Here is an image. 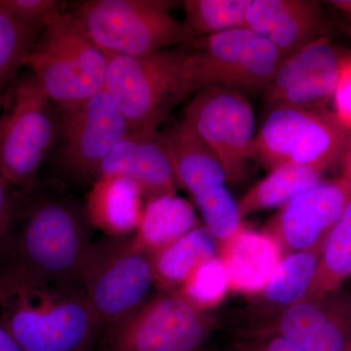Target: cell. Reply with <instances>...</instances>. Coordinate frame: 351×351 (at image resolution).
Returning <instances> with one entry per match:
<instances>
[{"label": "cell", "instance_id": "6da1fadb", "mask_svg": "<svg viewBox=\"0 0 351 351\" xmlns=\"http://www.w3.org/2000/svg\"><path fill=\"white\" fill-rule=\"evenodd\" d=\"M94 226L73 196L38 189L21 193L17 213L0 241L4 276L85 295L83 270Z\"/></svg>", "mask_w": 351, "mask_h": 351}, {"label": "cell", "instance_id": "7a4b0ae2", "mask_svg": "<svg viewBox=\"0 0 351 351\" xmlns=\"http://www.w3.org/2000/svg\"><path fill=\"white\" fill-rule=\"evenodd\" d=\"M8 280L0 322L23 351H82L100 331L85 295Z\"/></svg>", "mask_w": 351, "mask_h": 351}, {"label": "cell", "instance_id": "3957f363", "mask_svg": "<svg viewBox=\"0 0 351 351\" xmlns=\"http://www.w3.org/2000/svg\"><path fill=\"white\" fill-rule=\"evenodd\" d=\"M191 57L193 45L147 56H108L105 89L130 132L158 129L178 105L195 94Z\"/></svg>", "mask_w": 351, "mask_h": 351}, {"label": "cell", "instance_id": "277c9868", "mask_svg": "<svg viewBox=\"0 0 351 351\" xmlns=\"http://www.w3.org/2000/svg\"><path fill=\"white\" fill-rule=\"evenodd\" d=\"M168 0H88L76 16L88 36L107 56L142 57L193 45L196 36L170 10Z\"/></svg>", "mask_w": 351, "mask_h": 351}, {"label": "cell", "instance_id": "5b68a950", "mask_svg": "<svg viewBox=\"0 0 351 351\" xmlns=\"http://www.w3.org/2000/svg\"><path fill=\"white\" fill-rule=\"evenodd\" d=\"M108 64L107 55L71 11L39 34L25 66L54 105L66 107L105 90Z\"/></svg>", "mask_w": 351, "mask_h": 351}, {"label": "cell", "instance_id": "8992f818", "mask_svg": "<svg viewBox=\"0 0 351 351\" xmlns=\"http://www.w3.org/2000/svg\"><path fill=\"white\" fill-rule=\"evenodd\" d=\"M57 134V108L29 71L9 88L0 110V171L13 188L27 193L38 186Z\"/></svg>", "mask_w": 351, "mask_h": 351}, {"label": "cell", "instance_id": "52a82bcc", "mask_svg": "<svg viewBox=\"0 0 351 351\" xmlns=\"http://www.w3.org/2000/svg\"><path fill=\"white\" fill-rule=\"evenodd\" d=\"M83 287L101 327L108 329L142 306L156 287L152 254L138 246L134 234L93 241Z\"/></svg>", "mask_w": 351, "mask_h": 351}, {"label": "cell", "instance_id": "ba28073f", "mask_svg": "<svg viewBox=\"0 0 351 351\" xmlns=\"http://www.w3.org/2000/svg\"><path fill=\"white\" fill-rule=\"evenodd\" d=\"M218 320L180 289L147 300L108 328V351H200Z\"/></svg>", "mask_w": 351, "mask_h": 351}, {"label": "cell", "instance_id": "9c48e42d", "mask_svg": "<svg viewBox=\"0 0 351 351\" xmlns=\"http://www.w3.org/2000/svg\"><path fill=\"white\" fill-rule=\"evenodd\" d=\"M283 61L269 41L247 29L200 38L193 45V92L219 87L265 93Z\"/></svg>", "mask_w": 351, "mask_h": 351}, {"label": "cell", "instance_id": "30bf717a", "mask_svg": "<svg viewBox=\"0 0 351 351\" xmlns=\"http://www.w3.org/2000/svg\"><path fill=\"white\" fill-rule=\"evenodd\" d=\"M56 108L58 170L69 179L94 182L101 163L130 132L126 119L106 89L82 103Z\"/></svg>", "mask_w": 351, "mask_h": 351}, {"label": "cell", "instance_id": "8fae6325", "mask_svg": "<svg viewBox=\"0 0 351 351\" xmlns=\"http://www.w3.org/2000/svg\"><path fill=\"white\" fill-rule=\"evenodd\" d=\"M182 119L218 157L226 184L243 181L256 135L255 112L244 95L226 88H207L189 101Z\"/></svg>", "mask_w": 351, "mask_h": 351}, {"label": "cell", "instance_id": "7c38bea8", "mask_svg": "<svg viewBox=\"0 0 351 351\" xmlns=\"http://www.w3.org/2000/svg\"><path fill=\"white\" fill-rule=\"evenodd\" d=\"M243 335L281 337L306 351H348L351 292L339 288L304 298L281 313L252 321Z\"/></svg>", "mask_w": 351, "mask_h": 351}, {"label": "cell", "instance_id": "4fadbf2b", "mask_svg": "<svg viewBox=\"0 0 351 351\" xmlns=\"http://www.w3.org/2000/svg\"><path fill=\"white\" fill-rule=\"evenodd\" d=\"M351 198V184L339 177L323 181L288 202L271 217L263 233L276 242L281 258L326 243Z\"/></svg>", "mask_w": 351, "mask_h": 351}, {"label": "cell", "instance_id": "5bb4252c", "mask_svg": "<svg viewBox=\"0 0 351 351\" xmlns=\"http://www.w3.org/2000/svg\"><path fill=\"white\" fill-rule=\"evenodd\" d=\"M348 54L327 36L316 38L284 60L263 93L265 105L325 108L334 97Z\"/></svg>", "mask_w": 351, "mask_h": 351}, {"label": "cell", "instance_id": "9a60e30c", "mask_svg": "<svg viewBox=\"0 0 351 351\" xmlns=\"http://www.w3.org/2000/svg\"><path fill=\"white\" fill-rule=\"evenodd\" d=\"M104 177L133 182L147 202L176 195L179 188L162 134L157 129L129 132L101 163L95 181Z\"/></svg>", "mask_w": 351, "mask_h": 351}, {"label": "cell", "instance_id": "2e32d148", "mask_svg": "<svg viewBox=\"0 0 351 351\" xmlns=\"http://www.w3.org/2000/svg\"><path fill=\"white\" fill-rule=\"evenodd\" d=\"M318 2L311 0H250L245 29L269 41L284 60L322 36Z\"/></svg>", "mask_w": 351, "mask_h": 351}, {"label": "cell", "instance_id": "e0dca14e", "mask_svg": "<svg viewBox=\"0 0 351 351\" xmlns=\"http://www.w3.org/2000/svg\"><path fill=\"white\" fill-rule=\"evenodd\" d=\"M161 134L178 184L191 193L196 206L200 208L228 191L218 157L184 119L173 122Z\"/></svg>", "mask_w": 351, "mask_h": 351}, {"label": "cell", "instance_id": "ac0fdd59", "mask_svg": "<svg viewBox=\"0 0 351 351\" xmlns=\"http://www.w3.org/2000/svg\"><path fill=\"white\" fill-rule=\"evenodd\" d=\"M219 257L228 272L230 289L250 295L267 285L281 261L274 240L243 228L219 246Z\"/></svg>", "mask_w": 351, "mask_h": 351}, {"label": "cell", "instance_id": "d6986e66", "mask_svg": "<svg viewBox=\"0 0 351 351\" xmlns=\"http://www.w3.org/2000/svg\"><path fill=\"white\" fill-rule=\"evenodd\" d=\"M324 245L281 258L267 285L260 292L252 295V321L281 313L306 297Z\"/></svg>", "mask_w": 351, "mask_h": 351}, {"label": "cell", "instance_id": "ffe728a7", "mask_svg": "<svg viewBox=\"0 0 351 351\" xmlns=\"http://www.w3.org/2000/svg\"><path fill=\"white\" fill-rule=\"evenodd\" d=\"M140 189L126 179L99 178L87 196L86 209L94 228L108 237L135 234L144 207Z\"/></svg>", "mask_w": 351, "mask_h": 351}, {"label": "cell", "instance_id": "44dd1931", "mask_svg": "<svg viewBox=\"0 0 351 351\" xmlns=\"http://www.w3.org/2000/svg\"><path fill=\"white\" fill-rule=\"evenodd\" d=\"M219 247L206 226H199L152 254L156 287L162 292L178 290L201 263L219 257Z\"/></svg>", "mask_w": 351, "mask_h": 351}, {"label": "cell", "instance_id": "7402d4cb", "mask_svg": "<svg viewBox=\"0 0 351 351\" xmlns=\"http://www.w3.org/2000/svg\"><path fill=\"white\" fill-rule=\"evenodd\" d=\"M269 108L267 119L254 138L251 159L271 172L290 162L295 142L314 108L291 106Z\"/></svg>", "mask_w": 351, "mask_h": 351}, {"label": "cell", "instance_id": "603a6c76", "mask_svg": "<svg viewBox=\"0 0 351 351\" xmlns=\"http://www.w3.org/2000/svg\"><path fill=\"white\" fill-rule=\"evenodd\" d=\"M189 201L176 195L147 201L134 239L138 246L154 254L199 226Z\"/></svg>", "mask_w": 351, "mask_h": 351}, {"label": "cell", "instance_id": "cb8c5ba5", "mask_svg": "<svg viewBox=\"0 0 351 351\" xmlns=\"http://www.w3.org/2000/svg\"><path fill=\"white\" fill-rule=\"evenodd\" d=\"M324 174L323 171L311 166L287 164L276 168L237 202L240 216L243 219L263 210L281 208L324 181Z\"/></svg>", "mask_w": 351, "mask_h": 351}, {"label": "cell", "instance_id": "d4e9b609", "mask_svg": "<svg viewBox=\"0 0 351 351\" xmlns=\"http://www.w3.org/2000/svg\"><path fill=\"white\" fill-rule=\"evenodd\" d=\"M351 277V198L328 235L306 298L341 288Z\"/></svg>", "mask_w": 351, "mask_h": 351}, {"label": "cell", "instance_id": "484cf974", "mask_svg": "<svg viewBox=\"0 0 351 351\" xmlns=\"http://www.w3.org/2000/svg\"><path fill=\"white\" fill-rule=\"evenodd\" d=\"M250 0H186L184 24L198 38L245 29Z\"/></svg>", "mask_w": 351, "mask_h": 351}, {"label": "cell", "instance_id": "4316f807", "mask_svg": "<svg viewBox=\"0 0 351 351\" xmlns=\"http://www.w3.org/2000/svg\"><path fill=\"white\" fill-rule=\"evenodd\" d=\"M38 36L0 5V94L19 77Z\"/></svg>", "mask_w": 351, "mask_h": 351}, {"label": "cell", "instance_id": "83f0119b", "mask_svg": "<svg viewBox=\"0 0 351 351\" xmlns=\"http://www.w3.org/2000/svg\"><path fill=\"white\" fill-rule=\"evenodd\" d=\"M230 289V279L219 257L206 261L182 284L180 290L202 308L209 311L223 301Z\"/></svg>", "mask_w": 351, "mask_h": 351}, {"label": "cell", "instance_id": "f1b7e54d", "mask_svg": "<svg viewBox=\"0 0 351 351\" xmlns=\"http://www.w3.org/2000/svg\"><path fill=\"white\" fill-rule=\"evenodd\" d=\"M0 5L39 34L64 12V2L59 0H0Z\"/></svg>", "mask_w": 351, "mask_h": 351}, {"label": "cell", "instance_id": "f546056e", "mask_svg": "<svg viewBox=\"0 0 351 351\" xmlns=\"http://www.w3.org/2000/svg\"><path fill=\"white\" fill-rule=\"evenodd\" d=\"M335 113L341 123L351 131V53L341 68L334 97Z\"/></svg>", "mask_w": 351, "mask_h": 351}, {"label": "cell", "instance_id": "4dcf8cb0", "mask_svg": "<svg viewBox=\"0 0 351 351\" xmlns=\"http://www.w3.org/2000/svg\"><path fill=\"white\" fill-rule=\"evenodd\" d=\"M20 200V191L9 184L0 171V241L15 218Z\"/></svg>", "mask_w": 351, "mask_h": 351}, {"label": "cell", "instance_id": "1f68e13d", "mask_svg": "<svg viewBox=\"0 0 351 351\" xmlns=\"http://www.w3.org/2000/svg\"><path fill=\"white\" fill-rule=\"evenodd\" d=\"M237 351H306L288 339L277 336L243 335L237 346Z\"/></svg>", "mask_w": 351, "mask_h": 351}, {"label": "cell", "instance_id": "d6a6232c", "mask_svg": "<svg viewBox=\"0 0 351 351\" xmlns=\"http://www.w3.org/2000/svg\"><path fill=\"white\" fill-rule=\"evenodd\" d=\"M0 351H23L1 322H0Z\"/></svg>", "mask_w": 351, "mask_h": 351}, {"label": "cell", "instance_id": "836d02e7", "mask_svg": "<svg viewBox=\"0 0 351 351\" xmlns=\"http://www.w3.org/2000/svg\"><path fill=\"white\" fill-rule=\"evenodd\" d=\"M343 169L341 178L351 184V143L343 156Z\"/></svg>", "mask_w": 351, "mask_h": 351}, {"label": "cell", "instance_id": "e575fe53", "mask_svg": "<svg viewBox=\"0 0 351 351\" xmlns=\"http://www.w3.org/2000/svg\"><path fill=\"white\" fill-rule=\"evenodd\" d=\"M329 3L351 17V0H336V1H330Z\"/></svg>", "mask_w": 351, "mask_h": 351}, {"label": "cell", "instance_id": "d590c367", "mask_svg": "<svg viewBox=\"0 0 351 351\" xmlns=\"http://www.w3.org/2000/svg\"><path fill=\"white\" fill-rule=\"evenodd\" d=\"M9 291V280L0 272V306L3 304Z\"/></svg>", "mask_w": 351, "mask_h": 351}, {"label": "cell", "instance_id": "8d00e7d4", "mask_svg": "<svg viewBox=\"0 0 351 351\" xmlns=\"http://www.w3.org/2000/svg\"><path fill=\"white\" fill-rule=\"evenodd\" d=\"M6 101V93L0 94V110L3 108L4 104H5Z\"/></svg>", "mask_w": 351, "mask_h": 351}, {"label": "cell", "instance_id": "74e56055", "mask_svg": "<svg viewBox=\"0 0 351 351\" xmlns=\"http://www.w3.org/2000/svg\"><path fill=\"white\" fill-rule=\"evenodd\" d=\"M348 351H351V346H350V350H348Z\"/></svg>", "mask_w": 351, "mask_h": 351}]
</instances>
